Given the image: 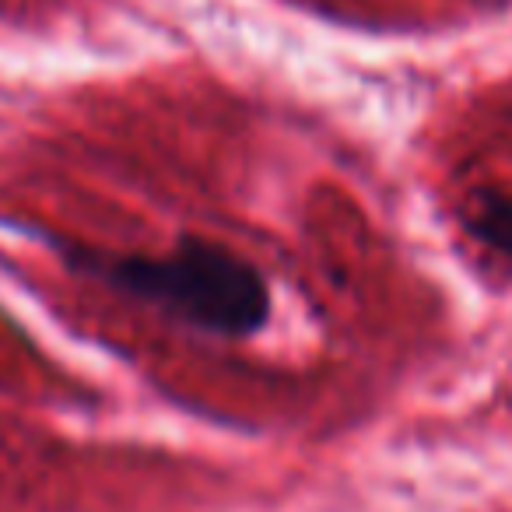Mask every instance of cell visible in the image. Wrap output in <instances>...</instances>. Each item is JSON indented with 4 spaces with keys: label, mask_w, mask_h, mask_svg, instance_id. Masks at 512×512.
Segmentation results:
<instances>
[{
    "label": "cell",
    "mask_w": 512,
    "mask_h": 512,
    "mask_svg": "<svg viewBox=\"0 0 512 512\" xmlns=\"http://www.w3.org/2000/svg\"><path fill=\"white\" fill-rule=\"evenodd\" d=\"M95 271L113 288L155 302L176 320L207 334L249 337L264 327L271 313V292L256 267L211 242H183L162 260H109Z\"/></svg>",
    "instance_id": "obj_1"
},
{
    "label": "cell",
    "mask_w": 512,
    "mask_h": 512,
    "mask_svg": "<svg viewBox=\"0 0 512 512\" xmlns=\"http://www.w3.org/2000/svg\"><path fill=\"white\" fill-rule=\"evenodd\" d=\"M470 232L491 249L512 256V197L505 193H481L470 218Z\"/></svg>",
    "instance_id": "obj_2"
}]
</instances>
